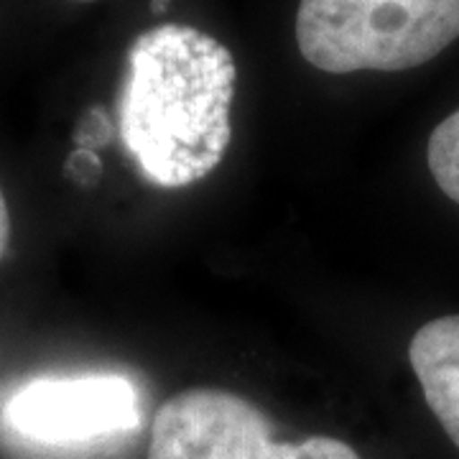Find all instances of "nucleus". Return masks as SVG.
I'll list each match as a JSON object with an SVG mask.
<instances>
[{"label": "nucleus", "instance_id": "39448f33", "mask_svg": "<svg viewBox=\"0 0 459 459\" xmlns=\"http://www.w3.org/2000/svg\"><path fill=\"white\" fill-rule=\"evenodd\" d=\"M409 360L429 409L459 446V314L431 319L413 334Z\"/></svg>", "mask_w": 459, "mask_h": 459}, {"label": "nucleus", "instance_id": "423d86ee", "mask_svg": "<svg viewBox=\"0 0 459 459\" xmlns=\"http://www.w3.org/2000/svg\"><path fill=\"white\" fill-rule=\"evenodd\" d=\"M427 164L437 186L459 204V110L434 128L427 146Z\"/></svg>", "mask_w": 459, "mask_h": 459}, {"label": "nucleus", "instance_id": "0eeeda50", "mask_svg": "<svg viewBox=\"0 0 459 459\" xmlns=\"http://www.w3.org/2000/svg\"><path fill=\"white\" fill-rule=\"evenodd\" d=\"M77 138L82 141L84 146H100L110 138V123L108 115L102 110H92L90 117L82 123V131L77 133Z\"/></svg>", "mask_w": 459, "mask_h": 459}, {"label": "nucleus", "instance_id": "9b49d317", "mask_svg": "<svg viewBox=\"0 0 459 459\" xmlns=\"http://www.w3.org/2000/svg\"><path fill=\"white\" fill-rule=\"evenodd\" d=\"M77 3H92V0H77Z\"/></svg>", "mask_w": 459, "mask_h": 459}, {"label": "nucleus", "instance_id": "9d476101", "mask_svg": "<svg viewBox=\"0 0 459 459\" xmlns=\"http://www.w3.org/2000/svg\"><path fill=\"white\" fill-rule=\"evenodd\" d=\"M166 8H169V0H153V3H151V11H153V13H164Z\"/></svg>", "mask_w": 459, "mask_h": 459}, {"label": "nucleus", "instance_id": "20e7f679", "mask_svg": "<svg viewBox=\"0 0 459 459\" xmlns=\"http://www.w3.org/2000/svg\"><path fill=\"white\" fill-rule=\"evenodd\" d=\"M21 437L44 444H77L138 427V394L123 376L36 380L5 406Z\"/></svg>", "mask_w": 459, "mask_h": 459}, {"label": "nucleus", "instance_id": "1a4fd4ad", "mask_svg": "<svg viewBox=\"0 0 459 459\" xmlns=\"http://www.w3.org/2000/svg\"><path fill=\"white\" fill-rule=\"evenodd\" d=\"M8 240H11V214H8V202H5V195L0 189V258L8 247Z\"/></svg>", "mask_w": 459, "mask_h": 459}, {"label": "nucleus", "instance_id": "f03ea898", "mask_svg": "<svg viewBox=\"0 0 459 459\" xmlns=\"http://www.w3.org/2000/svg\"><path fill=\"white\" fill-rule=\"evenodd\" d=\"M459 39V0H301L296 44L329 74L403 72Z\"/></svg>", "mask_w": 459, "mask_h": 459}, {"label": "nucleus", "instance_id": "6e6552de", "mask_svg": "<svg viewBox=\"0 0 459 459\" xmlns=\"http://www.w3.org/2000/svg\"><path fill=\"white\" fill-rule=\"evenodd\" d=\"M69 174L80 184H90V181L98 179L100 174V161L98 156L87 148H80L72 159H69Z\"/></svg>", "mask_w": 459, "mask_h": 459}, {"label": "nucleus", "instance_id": "f257e3e1", "mask_svg": "<svg viewBox=\"0 0 459 459\" xmlns=\"http://www.w3.org/2000/svg\"><path fill=\"white\" fill-rule=\"evenodd\" d=\"M238 66L225 44L195 26L161 23L128 51L117 123L138 174L179 189L212 174L232 138Z\"/></svg>", "mask_w": 459, "mask_h": 459}, {"label": "nucleus", "instance_id": "7ed1b4c3", "mask_svg": "<svg viewBox=\"0 0 459 459\" xmlns=\"http://www.w3.org/2000/svg\"><path fill=\"white\" fill-rule=\"evenodd\" d=\"M148 459H360L332 437L276 442L258 406L243 395L192 388L156 411Z\"/></svg>", "mask_w": 459, "mask_h": 459}]
</instances>
